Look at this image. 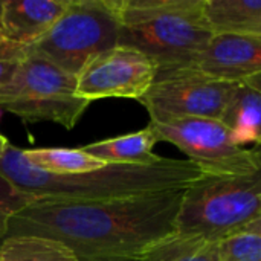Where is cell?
Instances as JSON below:
<instances>
[{
  "mask_svg": "<svg viewBox=\"0 0 261 261\" xmlns=\"http://www.w3.org/2000/svg\"><path fill=\"white\" fill-rule=\"evenodd\" d=\"M184 190L80 200L35 199L8 222V236L54 239L80 261H136L174 234Z\"/></svg>",
  "mask_w": 261,
  "mask_h": 261,
  "instance_id": "1",
  "label": "cell"
},
{
  "mask_svg": "<svg viewBox=\"0 0 261 261\" xmlns=\"http://www.w3.org/2000/svg\"><path fill=\"white\" fill-rule=\"evenodd\" d=\"M0 174L35 199L101 200L185 190L208 173L188 159L162 158L151 165H106L83 174L57 176L31 165L21 150L9 144L0 158Z\"/></svg>",
  "mask_w": 261,
  "mask_h": 261,
  "instance_id": "2",
  "label": "cell"
},
{
  "mask_svg": "<svg viewBox=\"0 0 261 261\" xmlns=\"http://www.w3.org/2000/svg\"><path fill=\"white\" fill-rule=\"evenodd\" d=\"M118 46L145 54L158 72L193 69L213 37L203 0H118Z\"/></svg>",
  "mask_w": 261,
  "mask_h": 261,
  "instance_id": "3",
  "label": "cell"
},
{
  "mask_svg": "<svg viewBox=\"0 0 261 261\" xmlns=\"http://www.w3.org/2000/svg\"><path fill=\"white\" fill-rule=\"evenodd\" d=\"M261 226V170L206 174L184 190L174 234L216 242Z\"/></svg>",
  "mask_w": 261,
  "mask_h": 261,
  "instance_id": "4",
  "label": "cell"
},
{
  "mask_svg": "<svg viewBox=\"0 0 261 261\" xmlns=\"http://www.w3.org/2000/svg\"><path fill=\"white\" fill-rule=\"evenodd\" d=\"M118 0H70L63 15L24 55L40 57L75 75L95 55L118 46Z\"/></svg>",
  "mask_w": 261,
  "mask_h": 261,
  "instance_id": "5",
  "label": "cell"
},
{
  "mask_svg": "<svg viewBox=\"0 0 261 261\" xmlns=\"http://www.w3.org/2000/svg\"><path fill=\"white\" fill-rule=\"evenodd\" d=\"M89 101L76 95V76L34 55H26L0 87V109L26 122H55L73 128Z\"/></svg>",
  "mask_w": 261,
  "mask_h": 261,
  "instance_id": "6",
  "label": "cell"
},
{
  "mask_svg": "<svg viewBox=\"0 0 261 261\" xmlns=\"http://www.w3.org/2000/svg\"><path fill=\"white\" fill-rule=\"evenodd\" d=\"M156 141L174 144L208 174H246L261 170L260 150L234 144L231 132L210 118H180L148 124Z\"/></svg>",
  "mask_w": 261,
  "mask_h": 261,
  "instance_id": "7",
  "label": "cell"
},
{
  "mask_svg": "<svg viewBox=\"0 0 261 261\" xmlns=\"http://www.w3.org/2000/svg\"><path fill=\"white\" fill-rule=\"evenodd\" d=\"M237 84L210 78L196 69L156 72L151 86L138 101L148 110L151 122L220 119Z\"/></svg>",
  "mask_w": 261,
  "mask_h": 261,
  "instance_id": "8",
  "label": "cell"
},
{
  "mask_svg": "<svg viewBox=\"0 0 261 261\" xmlns=\"http://www.w3.org/2000/svg\"><path fill=\"white\" fill-rule=\"evenodd\" d=\"M158 67L145 54L115 46L90 58L76 73V95L92 102L102 98L139 99L151 86Z\"/></svg>",
  "mask_w": 261,
  "mask_h": 261,
  "instance_id": "9",
  "label": "cell"
},
{
  "mask_svg": "<svg viewBox=\"0 0 261 261\" xmlns=\"http://www.w3.org/2000/svg\"><path fill=\"white\" fill-rule=\"evenodd\" d=\"M193 69L226 83L260 80L261 37L237 34L213 35L196 58Z\"/></svg>",
  "mask_w": 261,
  "mask_h": 261,
  "instance_id": "10",
  "label": "cell"
},
{
  "mask_svg": "<svg viewBox=\"0 0 261 261\" xmlns=\"http://www.w3.org/2000/svg\"><path fill=\"white\" fill-rule=\"evenodd\" d=\"M69 3L70 0H3L0 37L24 49L49 31Z\"/></svg>",
  "mask_w": 261,
  "mask_h": 261,
  "instance_id": "11",
  "label": "cell"
},
{
  "mask_svg": "<svg viewBox=\"0 0 261 261\" xmlns=\"http://www.w3.org/2000/svg\"><path fill=\"white\" fill-rule=\"evenodd\" d=\"M260 80L239 83L219 119L231 132L232 141L239 147H243L251 142H260Z\"/></svg>",
  "mask_w": 261,
  "mask_h": 261,
  "instance_id": "12",
  "label": "cell"
},
{
  "mask_svg": "<svg viewBox=\"0 0 261 261\" xmlns=\"http://www.w3.org/2000/svg\"><path fill=\"white\" fill-rule=\"evenodd\" d=\"M203 18L213 35L261 37V0H203Z\"/></svg>",
  "mask_w": 261,
  "mask_h": 261,
  "instance_id": "13",
  "label": "cell"
},
{
  "mask_svg": "<svg viewBox=\"0 0 261 261\" xmlns=\"http://www.w3.org/2000/svg\"><path fill=\"white\" fill-rule=\"evenodd\" d=\"M156 144L151 128L147 125L135 133L89 144L83 150L107 165H151L162 159L153 153Z\"/></svg>",
  "mask_w": 261,
  "mask_h": 261,
  "instance_id": "14",
  "label": "cell"
},
{
  "mask_svg": "<svg viewBox=\"0 0 261 261\" xmlns=\"http://www.w3.org/2000/svg\"><path fill=\"white\" fill-rule=\"evenodd\" d=\"M0 261H80L58 240L20 234L8 236L0 245Z\"/></svg>",
  "mask_w": 261,
  "mask_h": 261,
  "instance_id": "15",
  "label": "cell"
},
{
  "mask_svg": "<svg viewBox=\"0 0 261 261\" xmlns=\"http://www.w3.org/2000/svg\"><path fill=\"white\" fill-rule=\"evenodd\" d=\"M21 154L35 168L57 176L83 174L107 165L102 161L87 154L83 148H34L21 150Z\"/></svg>",
  "mask_w": 261,
  "mask_h": 261,
  "instance_id": "16",
  "label": "cell"
},
{
  "mask_svg": "<svg viewBox=\"0 0 261 261\" xmlns=\"http://www.w3.org/2000/svg\"><path fill=\"white\" fill-rule=\"evenodd\" d=\"M136 261H219V243L171 234Z\"/></svg>",
  "mask_w": 261,
  "mask_h": 261,
  "instance_id": "17",
  "label": "cell"
},
{
  "mask_svg": "<svg viewBox=\"0 0 261 261\" xmlns=\"http://www.w3.org/2000/svg\"><path fill=\"white\" fill-rule=\"evenodd\" d=\"M219 261H261V226L220 240Z\"/></svg>",
  "mask_w": 261,
  "mask_h": 261,
  "instance_id": "18",
  "label": "cell"
},
{
  "mask_svg": "<svg viewBox=\"0 0 261 261\" xmlns=\"http://www.w3.org/2000/svg\"><path fill=\"white\" fill-rule=\"evenodd\" d=\"M34 200V196L20 191L12 182L0 174V245L6 239L9 219Z\"/></svg>",
  "mask_w": 261,
  "mask_h": 261,
  "instance_id": "19",
  "label": "cell"
},
{
  "mask_svg": "<svg viewBox=\"0 0 261 261\" xmlns=\"http://www.w3.org/2000/svg\"><path fill=\"white\" fill-rule=\"evenodd\" d=\"M20 61L21 60H9V58L0 57V87L5 86L12 78V75L15 73Z\"/></svg>",
  "mask_w": 261,
  "mask_h": 261,
  "instance_id": "20",
  "label": "cell"
},
{
  "mask_svg": "<svg viewBox=\"0 0 261 261\" xmlns=\"http://www.w3.org/2000/svg\"><path fill=\"white\" fill-rule=\"evenodd\" d=\"M0 57L3 58H9V60H23L24 55V49L15 44H11L5 40L0 38Z\"/></svg>",
  "mask_w": 261,
  "mask_h": 261,
  "instance_id": "21",
  "label": "cell"
},
{
  "mask_svg": "<svg viewBox=\"0 0 261 261\" xmlns=\"http://www.w3.org/2000/svg\"><path fill=\"white\" fill-rule=\"evenodd\" d=\"M9 144H11V142H9L3 135H0V158L5 154V151H6V148L9 147Z\"/></svg>",
  "mask_w": 261,
  "mask_h": 261,
  "instance_id": "22",
  "label": "cell"
},
{
  "mask_svg": "<svg viewBox=\"0 0 261 261\" xmlns=\"http://www.w3.org/2000/svg\"><path fill=\"white\" fill-rule=\"evenodd\" d=\"M2 6H3V0H0V15H2ZM2 38V37H0ZM3 40V38H2Z\"/></svg>",
  "mask_w": 261,
  "mask_h": 261,
  "instance_id": "23",
  "label": "cell"
},
{
  "mask_svg": "<svg viewBox=\"0 0 261 261\" xmlns=\"http://www.w3.org/2000/svg\"><path fill=\"white\" fill-rule=\"evenodd\" d=\"M2 115H3V110L0 109V119H2Z\"/></svg>",
  "mask_w": 261,
  "mask_h": 261,
  "instance_id": "24",
  "label": "cell"
}]
</instances>
